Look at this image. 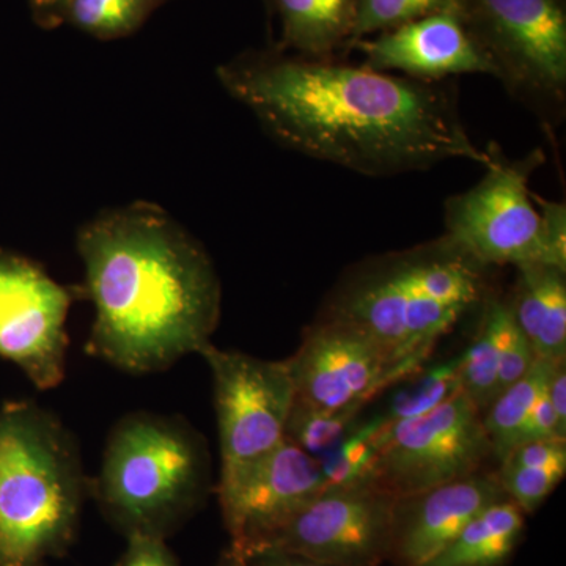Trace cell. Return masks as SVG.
I'll list each match as a JSON object with an SVG mask.
<instances>
[{
  "label": "cell",
  "instance_id": "cell-5",
  "mask_svg": "<svg viewBox=\"0 0 566 566\" xmlns=\"http://www.w3.org/2000/svg\"><path fill=\"white\" fill-rule=\"evenodd\" d=\"M211 490L202 434L177 416L136 412L115 424L91 493L126 538L167 539L191 520Z\"/></svg>",
  "mask_w": 566,
  "mask_h": 566
},
{
  "label": "cell",
  "instance_id": "cell-24",
  "mask_svg": "<svg viewBox=\"0 0 566 566\" xmlns=\"http://www.w3.org/2000/svg\"><path fill=\"white\" fill-rule=\"evenodd\" d=\"M360 411L354 406L333 412L316 411L294 401L285 439L318 461L359 423Z\"/></svg>",
  "mask_w": 566,
  "mask_h": 566
},
{
  "label": "cell",
  "instance_id": "cell-34",
  "mask_svg": "<svg viewBox=\"0 0 566 566\" xmlns=\"http://www.w3.org/2000/svg\"><path fill=\"white\" fill-rule=\"evenodd\" d=\"M218 566H243V560H241L240 556H237V554L229 549L226 554H223L221 560H219Z\"/></svg>",
  "mask_w": 566,
  "mask_h": 566
},
{
  "label": "cell",
  "instance_id": "cell-12",
  "mask_svg": "<svg viewBox=\"0 0 566 566\" xmlns=\"http://www.w3.org/2000/svg\"><path fill=\"white\" fill-rule=\"evenodd\" d=\"M69 286L17 256L0 259V356L20 365L41 390L61 386L66 374Z\"/></svg>",
  "mask_w": 566,
  "mask_h": 566
},
{
  "label": "cell",
  "instance_id": "cell-15",
  "mask_svg": "<svg viewBox=\"0 0 566 566\" xmlns=\"http://www.w3.org/2000/svg\"><path fill=\"white\" fill-rule=\"evenodd\" d=\"M497 475H469L400 499L395 512L390 560L398 566H423L479 513L504 501Z\"/></svg>",
  "mask_w": 566,
  "mask_h": 566
},
{
  "label": "cell",
  "instance_id": "cell-13",
  "mask_svg": "<svg viewBox=\"0 0 566 566\" xmlns=\"http://www.w3.org/2000/svg\"><path fill=\"white\" fill-rule=\"evenodd\" d=\"M324 490L318 461L285 439L238 482L218 490L229 549L240 557L260 549Z\"/></svg>",
  "mask_w": 566,
  "mask_h": 566
},
{
  "label": "cell",
  "instance_id": "cell-1",
  "mask_svg": "<svg viewBox=\"0 0 566 566\" xmlns=\"http://www.w3.org/2000/svg\"><path fill=\"white\" fill-rule=\"evenodd\" d=\"M233 99L290 150L365 177L422 172L450 159L490 167L469 136L457 88L367 65L251 52L218 69Z\"/></svg>",
  "mask_w": 566,
  "mask_h": 566
},
{
  "label": "cell",
  "instance_id": "cell-8",
  "mask_svg": "<svg viewBox=\"0 0 566 566\" xmlns=\"http://www.w3.org/2000/svg\"><path fill=\"white\" fill-rule=\"evenodd\" d=\"M200 356L214 386L221 447L218 490H223L285 441L296 389L286 360L259 359L212 344Z\"/></svg>",
  "mask_w": 566,
  "mask_h": 566
},
{
  "label": "cell",
  "instance_id": "cell-30",
  "mask_svg": "<svg viewBox=\"0 0 566 566\" xmlns=\"http://www.w3.org/2000/svg\"><path fill=\"white\" fill-rule=\"evenodd\" d=\"M547 397L556 415L558 431L566 438V367L565 363L557 364L547 381Z\"/></svg>",
  "mask_w": 566,
  "mask_h": 566
},
{
  "label": "cell",
  "instance_id": "cell-14",
  "mask_svg": "<svg viewBox=\"0 0 566 566\" xmlns=\"http://www.w3.org/2000/svg\"><path fill=\"white\" fill-rule=\"evenodd\" d=\"M364 65L409 80L444 82L464 74L497 77V71L463 17L436 13L357 41Z\"/></svg>",
  "mask_w": 566,
  "mask_h": 566
},
{
  "label": "cell",
  "instance_id": "cell-9",
  "mask_svg": "<svg viewBox=\"0 0 566 566\" xmlns=\"http://www.w3.org/2000/svg\"><path fill=\"white\" fill-rule=\"evenodd\" d=\"M490 455L482 412L458 392L427 415L385 420L370 482L400 501L479 474Z\"/></svg>",
  "mask_w": 566,
  "mask_h": 566
},
{
  "label": "cell",
  "instance_id": "cell-6",
  "mask_svg": "<svg viewBox=\"0 0 566 566\" xmlns=\"http://www.w3.org/2000/svg\"><path fill=\"white\" fill-rule=\"evenodd\" d=\"M482 180L446 200V234L486 268L547 264L566 271L565 202L528 188L545 163L539 150L506 159L495 145Z\"/></svg>",
  "mask_w": 566,
  "mask_h": 566
},
{
  "label": "cell",
  "instance_id": "cell-17",
  "mask_svg": "<svg viewBox=\"0 0 566 566\" xmlns=\"http://www.w3.org/2000/svg\"><path fill=\"white\" fill-rule=\"evenodd\" d=\"M282 29V46L296 55L329 59L352 46L359 0H273Z\"/></svg>",
  "mask_w": 566,
  "mask_h": 566
},
{
  "label": "cell",
  "instance_id": "cell-4",
  "mask_svg": "<svg viewBox=\"0 0 566 566\" xmlns=\"http://www.w3.org/2000/svg\"><path fill=\"white\" fill-rule=\"evenodd\" d=\"M91 482L62 420L33 403L0 411V566H43L76 538Z\"/></svg>",
  "mask_w": 566,
  "mask_h": 566
},
{
  "label": "cell",
  "instance_id": "cell-21",
  "mask_svg": "<svg viewBox=\"0 0 566 566\" xmlns=\"http://www.w3.org/2000/svg\"><path fill=\"white\" fill-rule=\"evenodd\" d=\"M167 0H66L61 25L69 24L93 39L120 40L139 31Z\"/></svg>",
  "mask_w": 566,
  "mask_h": 566
},
{
  "label": "cell",
  "instance_id": "cell-26",
  "mask_svg": "<svg viewBox=\"0 0 566 566\" xmlns=\"http://www.w3.org/2000/svg\"><path fill=\"white\" fill-rule=\"evenodd\" d=\"M566 465H510L501 464L497 479L506 497L515 502L526 515L536 512L539 505L564 480Z\"/></svg>",
  "mask_w": 566,
  "mask_h": 566
},
{
  "label": "cell",
  "instance_id": "cell-29",
  "mask_svg": "<svg viewBox=\"0 0 566 566\" xmlns=\"http://www.w3.org/2000/svg\"><path fill=\"white\" fill-rule=\"evenodd\" d=\"M546 387L543 394L539 395L538 400H536L526 424H524L520 444L528 441H545V439L566 441V438L558 431L556 415H554L553 406H551L549 397H547Z\"/></svg>",
  "mask_w": 566,
  "mask_h": 566
},
{
  "label": "cell",
  "instance_id": "cell-25",
  "mask_svg": "<svg viewBox=\"0 0 566 566\" xmlns=\"http://www.w3.org/2000/svg\"><path fill=\"white\" fill-rule=\"evenodd\" d=\"M436 13L463 17L461 0H359L352 46L357 41Z\"/></svg>",
  "mask_w": 566,
  "mask_h": 566
},
{
  "label": "cell",
  "instance_id": "cell-19",
  "mask_svg": "<svg viewBox=\"0 0 566 566\" xmlns=\"http://www.w3.org/2000/svg\"><path fill=\"white\" fill-rule=\"evenodd\" d=\"M482 323L475 340L465 349L461 359V392L485 412L497 397L499 367L506 337L512 331V311L506 301L486 297Z\"/></svg>",
  "mask_w": 566,
  "mask_h": 566
},
{
  "label": "cell",
  "instance_id": "cell-31",
  "mask_svg": "<svg viewBox=\"0 0 566 566\" xmlns=\"http://www.w3.org/2000/svg\"><path fill=\"white\" fill-rule=\"evenodd\" d=\"M66 0H29L33 18L41 28L54 29L61 25V13Z\"/></svg>",
  "mask_w": 566,
  "mask_h": 566
},
{
  "label": "cell",
  "instance_id": "cell-28",
  "mask_svg": "<svg viewBox=\"0 0 566 566\" xmlns=\"http://www.w3.org/2000/svg\"><path fill=\"white\" fill-rule=\"evenodd\" d=\"M128 546L118 566H178L166 539L158 536H128Z\"/></svg>",
  "mask_w": 566,
  "mask_h": 566
},
{
  "label": "cell",
  "instance_id": "cell-7",
  "mask_svg": "<svg viewBox=\"0 0 566 566\" xmlns=\"http://www.w3.org/2000/svg\"><path fill=\"white\" fill-rule=\"evenodd\" d=\"M463 20L497 77L546 129L566 107V13L560 0H461Z\"/></svg>",
  "mask_w": 566,
  "mask_h": 566
},
{
  "label": "cell",
  "instance_id": "cell-3",
  "mask_svg": "<svg viewBox=\"0 0 566 566\" xmlns=\"http://www.w3.org/2000/svg\"><path fill=\"white\" fill-rule=\"evenodd\" d=\"M488 270L444 234L354 268L319 318L360 331L397 365L430 354L439 337L483 304Z\"/></svg>",
  "mask_w": 566,
  "mask_h": 566
},
{
  "label": "cell",
  "instance_id": "cell-20",
  "mask_svg": "<svg viewBox=\"0 0 566 566\" xmlns=\"http://www.w3.org/2000/svg\"><path fill=\"white\" fill-rule=\"evenodd\" d=\"M557 364L560 363H551L536 357L531 370L515 385L506 387L504 392L499 394L490 408L483 412V424L490 438L493 455L497 458L499 463H502L506 455L520 444L524 424Z\"/></svg>",
  "mask_w": 566,
  "mask_h": 566
},
{
  "label": "cell",
  "instance_id": "cell-27",
  "mask_svg": "<svg viewBox=\"0 0 566 566\" xmlns=\"http://www.w3.org/2000/svg\"><path fill=\"white\" fill-rule=\"evenodd\" d=\"M515 319V318H513ZM536 354L527 340L523 331L513 323L512 331L506 337L504 352L501 356V367H499V394L504 392L506 387L515 385L524 375L531 370L534 365ZM497 394V395H499Z\"/></svg>",
  "mask_w": 566,
  "mask_h": 566
},
{
  "label": "cell",
  "instance_id": "cell-33",
  "mask_svg": "<svg viewBox=\"0 0 566 566\" xmlns=\"http://www.w3.org/2000/svg\"><path fill=\"white\" fill-rule=\"evenodd\" d=\"M268 549H273V547H268ZM274 551L277 554V560L281 566H334L322 564V562H316L314 558L300 556V554L285 553V551L281 549Z\"/></svg>",
  "mask_w": 566,
  "mask_h": 566
},
{
  "label": "cell",
  "instance_id": "cell-16",
  "mask_svg": "<svg viewBox=\"0 0 566 566\" xmlns=\"http://www.w3.org/2000/svg\"><path fill=\"white\" fill-rule=\"evenodd\" d=\"M515 292L506 301L536 357L564 363L566 357V271L547 264L516 268Z\"/></svg>",
  "mask_w": 566,
  "mask_h": 566
},
{
  "label": "cell",
  "instance_id": "cell-2",
  "mask_svg": "<svg viewBox=\"0 0 566 566\" xmlns=\"http://www.w3.org/2000/svg\"><path fill=\"white\" fill-rule=\"evenodd\" d=\"M95 307L87 353L128 374L167 370L211 344L222 290L210 255L163 208L104 211L77 233Z\"/></svg>",
  "mask_w": 566,
  "mask_h": 566
},
{
  "label": "cell",
  "instance_id": "cell-18",
  "mask_svg": "<svg viewBox=\"0 0 566 566\" xmlns=\"http://www.w3.org/2000/svg\"><path fill=\"white\" fill-rule=\"evenodd\" d=\"M524 531L526 513L515 502L504 499L479 513L423 566H506Z\"/></svg>",
  "mask_w": 566,
  "mask_h": 566
},
{
  "label": "cell",
  "instance_id": "cell-32",
  "mask_svg": "<svg viewBox=\"0 0 566 566\" xmlns=\"http://www.w3.org/2000/svg\"><path fill=\"white\" fill-rule=\"evenodd\" d=\"M243 566H281L274 549H259L241 557Z\"/></svg>",
  "mask_w": 566,
  "mask_h": 566
},
{
  "label": "cell",
  "instance_id": "cell-23",
  "mask_svg": "<svg viewBox=\"0 0 566 566\" xmlns=\"http://www.w3.org/2000/svg\"><path fill=\"white\" fill-rule=\"evenodd\" d=\"M461 359L463 354H458L446 363L436 364L423 370L422 375L409 382V386L394 395L382 419L386 422H397L427 415L446 403L453 395L461 392Z\"/></svg>",
  "mask_w": 566,
  "mask_h": 566
},
{
  "label": "cell",
  "instance_id": "cell-10",
  "mask_svg": "<svg viewBox=\"0 0 566 566\" xmlns=\"http://www.w3.org/2000/svg\"><path fill=\"white\" fill-rule=\"evenodd\" d=\"M397 504V497L371 482L326 488L260 549L273 547L334 566H379L390 558Z\"/></svg>",
  "mask_w": 566,
  "mask_h": 566
},
{
  "label": "cell",
  "instance_id": "cell-22",
  "mask_svg": "<svg viewBox=\"0 0 566 566\" xmlns=\"http://www.w3.org/2000/svg\"><path fill=\"white\" fill-rule=\"evenodd\" d=\"M382 424V416L357 423L337 446L319 458L318 464L326 488L370 483L378 455V434Z\"/></svg>",
  "mask_w": 566,
  "mask_h": 566
},
{
  "label": "cell",
  "instance_id": "cell-11",
  "mask_svg": "<svg viewBox=\"0 0 566 566\" xmlns=\"http://www.w3.org/2000/svg\"><path fill=\"white\" fill-rule=\"evenodd\" d=\"M428 354L392 365L371 338L348 324L322 319L308 327L303 344L286 363L296 403L316 411L363 409L376 395L419 370Z\"/></svg>",
  "mask_w": 566,
  "mask_h": 566
}]
</instances>
